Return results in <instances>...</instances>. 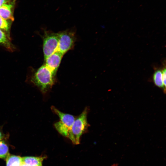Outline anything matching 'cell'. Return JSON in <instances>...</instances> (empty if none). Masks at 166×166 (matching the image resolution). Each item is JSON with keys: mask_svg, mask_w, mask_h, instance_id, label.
<instances>
[{"mask_svg": "<svg viewBox=\"0 0 166 166\" xmlns=\"http://www.w3.org/2000/svg\"><path fill=\"white\" fill-rule=\"evenodd\" d=\"M55 76L52 71L45 65L38 69L32 81L42 92L45 93L53 84Z\"/></svg>", "mask_w": 166, "mask_h": 166, "instance_id": "6da1fadb", "label": "cell"}, {"mask_svg": "<svg viewBox=\"0 0 166 166\" xmlns=\"http://www.w3.org/2000/svg\"><path fill=\"white\" fill-rule=\"evenodd\" d=\"M51 109L60 119L59 121L54 124L56 129L60 134L69 138L72 127L75 118L73 115L62 113L54 106L51 107Z\"/></svg>", "mask_w": 166, "mask_h": 166, "instance_id": "7a4b0ae2", "label": "cell"}, {"mask_svg": "<svg viewBox=\"0 0 166 166\" xmlns=\"http://www.w3.org/2000/svg\"><path fill=\"white\" fill-rule=\"evenodd\" d=\"M87 113L88 109L86 108L73 122L69 139L74 144H79L80 137L88 126Z\"/></svg>", "mask_w": 166, "mask_h": 166, "instance_id": "3957f363", "label": "cell"}, {"mask_svg": "<svg viewBox=\"0 0 166 166\" xmlns=\"http://www.w3.org/2000/svg\"><path fill=\"white\" fill-rule=\"evenodd\" d=\"M58 41V33H46L44 38L43 47L45 59L57 51Z\"/></svg>", "mask_w": 166, "mask_h": 166, "instance_id": "277c9868", "label": "cell"}, {"mask_svg": "<svg viewBox=\"0 0 166 166\" xmlns=\"http://www.w3.org/2000/svg\"><path fill=\"white\" fill-rule=\"evenodd\" d=\"M57 50L63 55L73 48L75 42L74 34L70 31H65L59 33Z\"/></svg>", "mask_w": 166, "mask_h": 166, "instance_id": "5b68a950", "label": "cell"}, {"mask_svg": "<svg viewBox=\"0 0 166 166\" xmlns=\"http://www.w3.org/2000/svg\"><path fill=\"white\" fill-rule=\"evenodd\" d=\"M63 55L57 50L45 60V65L55 76Z\"/></svg>", "mask_w": 166, "mask_h": 166, "instance_id": "8992f818", "label": "cell"}, {"mask_svg": "<svg viewBox=\"0 0 166 166\" xmlns=\"http://www.w3.org/2000/svg\"><path fill=\"white\" fill-rule=\"evenodd\" d=\"M13 7V3L9 2L2 5L0 7V17L5 20L13 21L14 20L12 12Z\"/></svg>", "mask_w": 166, "mask_h": 166, "instance_id": "52a82bcc", "label": "cell"}, {"mask_svg": "<svg viewBox=\"0 0 166 166\" xmlns=\"http://www.w3.org/2000/svg\"><path fill=\"white\" fill-rule=\"evenodd\" d=\"M23 163L28 166H40L45 157L25 156L22 157Z\"/></svg>", "mask_w": 166, "mask_h": 166, "instance_id": "ba28073f", "label": "cell"}, {"mask_svg": "<svg viewBox=\"0 0 166 166\" xmlns=\"http://www.w3.org/2000/svg\"><path fill=\"white\" fill-rule=\"evenodd\" d=\"M6 166H21L23 163L21 157L9 154L6 159Z\"/></svg>", "mask_w": 166, "mask_h": 166, "instance_id": "9c48e42d", "label": "cell"}, {"mask_svg": "<svg viewBox=\"0 0 166 166\" xmlns=\"http://www.w3.org/2000/svg\"><path fill=\"white\" fill-rule=\"evenodd\" d=\"M153 79L155 84L157 87L163 89L165 92L166 89L163 82L162 71L160 69L156 70L153 75Z\"/></svg>", "mask_w": 166, "mask_h": 166, "instance_id": "30bf717a", "label": "cell"}, {"mask_svg": "<svg viewBox=\"0 0 166 166\" xmlns=\"http://www.w3.org/2000/svg\"><path fill=\"white\" fill-rule=\"evenodd\" d=\"M9 154L7 144L4 140H0V158L6 159Z\"/></svg>", "mask_w": 166, "mask_h": 166, "instance_id": "8fae6325", "label": "cell"}, {"mask_svg": "<svg viewBox=\"0 0 166 166\" xmlns=\"http://www.w3.org/2000/svg\"><path fill=\"white\" fill-rule=\"evenodd\" d=\"M9 28V25L8 22L0 17V29L7 31Z\"/></svg>", "mask_w": 166, "mask_h": 166, "instance_id": "7c38bea8", "label": "cell"}, {"mask_svg": "<svg viewBox=\"0 0 166 166\" xmlns=\"http://www.w3.org/2000/svg\"><path fill=\"white\" fill-rule=\"evenodd\" d=\"M8 41L5 34L0 29V44H6Z\"/></svg>", "mask_w": 166, "mask_h": 166, "instance_id": "4fadbf2b", "label": "cell"}, {"mask_svg": "<svg viewBox=\"0 0 166 166\" xmlns=\"http://www.w3.org/2000/svg\"><path fill=\"white\" fill-rule=\"evenodd\" d=\"M162 72L163 82L164 86L166 89V69L165 68L162 69Z\"/></svg>", "mask_w": 166, "mask_h": 166, "instance_id": "5bb4252c", "label": "cell"}, {"mask_svg": "<svg viewBox=\"0 0 166 166\" xmlns=\"http://www.w3.org/2000/svg\"><path fill=\"white\" fill-rule=\"evenodd\" d=\"M5 137V134L3 133L1 128L0 127V140H2Z\"/></svg>", "mask_w": 166, "mask_h": 166, "instance_id": "9a60e30c", "label": "cell"}, {"mask_svg": "<svg viewBox=\"0 0 166 166\" xmlns=\"http://www.w3.org/2000/svg\"><path fill=\"white\" fill-rule=\"evenodd\" d=\"M10 0H0V7L3 4L9 2Z\"/></svg>", "mask_w": 166, "mask_h": 166, "instance_id": "2e32d148", "label": "cell"}, {"mask_svg": "<svg viewBox=\"0 0 166 166\" xmlns=\"http://www.w3.org/2000/svg\"><path fill=\"white\" fill-rule=\"evenodd\" d=\"M21 166H28L26 165V164L24 163H23Z\"/></svg>", "mask_w": 166, "mask_h": 166, "instance_id": "e0dca14e", "label": "cell"}, {"mask_svg": "<svg viewBox=\"0 0 166 166\" xmlns=\"http://www.w3.org/2000/svg\"><path fill=\"white\" fill-rule=\"evenodd\" d=\"M42 166V165H41V166Z\"/></svg>", "mask_w": 166, "mask_h": 166, "instance_id": "ac0fdd59", "label": "cell"}]
</instances>
